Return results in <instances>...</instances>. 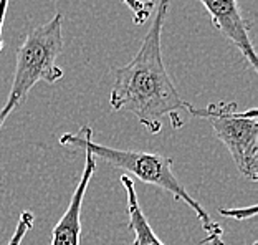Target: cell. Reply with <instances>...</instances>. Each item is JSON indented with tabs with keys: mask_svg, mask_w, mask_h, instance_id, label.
Here are the masks:
<instances>
[{
	"mask_svg": "<svg viewBox=\"0 0 258 245\" xmlns=\"http://www.w3.org/2000/svg\"><path fill=\"white\" fill-rule=\"evenodd\" d=\"M33 222H35V215L30 211H23L20 214L19 222H17V227H15L14 234H12L7 245H22L23 238H25V235H27V232L32 230Z\"/></svg>",
	"mask_w": 258,
	"mask_h": 245,
	"instance_id": "9",
	"label": "cell"
},
{
	"mask_svg": "<svg viewBox=\"0 0 258 245\" xmlns=\"http://www.w3.org/2000/svg\"><path fill=\"white\" fill-rule=\"evenodd\" d=\"M126 7L133 12L134 25H144L151 19L152 14V0H121Z\"/></svg>",
	"mask_w": 258,
	"mask_h": 245,
	"instance_id": "8",
	"label": "cell"
},
{
	"mask_svg": "<svg viewBox=\"0 0 258 245\" xmlns=\"http://www.w3.org/2000/svg\"><path fill=\"white\" fill-rule=\"evenodd\" d=\"M209 12L214 27L219 30L237 50L253 72H258V58L253 42L250 38V22L240 12L237 0H199Z\"/></svg>",
	"mask_w": 258,
	"mask_h": 245,
	"instance_id": "5",
	"label": "cell"
},
{
	"mask_svg": "<svg viewBox=\"0 0 258 245\" xmlns=\"http://www.w3.org/2000/svg\"><path fill=\"white\" fill-rule=\"evenodd\" d=\"M63 15L58 12L42 25L32 28L17 48V63L7 101L0 108V130L17 108L27 101L38 81L55 85L63 78V70L56 65L63 51Z\"/></svg>",
	"mask_w": 258,
	"mask_h": 245,
	"instance_id": "3",
	"label": "cell"
},
{
	"mask_svg": "<svg viewBox=\"0 0 258 245\" xmlns=\"http://www.w3.org/2000/svg\"><path fill=\"white\" fill-rule=\"evenodd\" d=\"M151 27L144 35L138 53L129 63L113 70V88L109 104L114 111H126L151 134L162 130V119L169 118L174 130L184 126L180 113L192 104L182 100L162 58V30L171 0H152Z\"/></svg>",
	"mask_w": 258,
	"mask_h": 245,
	"instance_id": "1",
	"label": "cell"
},
{
	"mask_svg": "<svg viewBox=\"0 0 258 245\" xmlns=\"http://www.w3.org/2000/svg\"><path fill=\"white\" fill-rule=\"evenodd\" d=\"M220 214L227 219H235V220H247L255 217L256 206L242 207V209H220Z\"/></svg>",
	"mask_w": 258,
	"mask_h": 245,
	"instance_id": "10",
	"label": "cell"
},
{
	"mask_svg": "<svg viewBox=\"0 0 258 245\" xmlns=\"http://www.w3.org/2000/svg\"><path fill=\"white\" fill-rule=\"evenodd\" d=\"M222 234L224 232H217V234H210V235H207V245H225V242H224V238H222ZM204 242V243H205Z\"/></svg>",
	"mask_w": 258,
	"mask_h": 245,
	"instance_id": "11",
	"label": "cell"
},
{
	"mask_svg": "<svg viewBox=\"0 0 258 245\" xmlns=\"http://www.w3.org/2000/svg\"><path fill=\"white\" fill-rule=\"evenodd\" d=\"M60 144L78 151H90L95 159L104 161L109 166L122 169L126 172V176L138 177L141 182L156 186V188L172 194L175 201L185 202L197 214V217L202 224V229L207 232V235L224 232L219 224L210 219V215L204 211L201 204L190 197V194L184 188V184L174 174V161L169 156L159 153H146V151L116 149L95 143L93 141V130L86 125L81 126L78 133H64L63 136H60Z\"/></svg>",
	"mask_w": 258,
	"mask_h": 245,
	"instance_id": "2",
	"label": "cell"
},
{
	"mask_svg": "<svg viewBox=\"0 0 258 245\" xmlns=\"http://www.w3.org/2000/svg\"><path fill=\"white\" fill-rule=\"evenodd\" d=\"M121 184L126 191V204H127V214H129V229L134 232V245H166L156 232L152 230L148 219L139 206V199L136 196V188L134 180L122 174Z\"/></svg>",
	"mask_w": 258,
	"mask_h": 245,
	"instance_id": "7",
	"label": "cell"
},
{
	"mask_svg": "<svg viewBox=\"0 0 258 245\" xmlns=\"http://www.w3.org/2000/svg\"><path fill=\"white\" fill-rule=\"evenodd\" d=\"M86 162L83 167V174L80 177V182L73 191L72 201L68 209L58 220L56 225L51 230V245H80L81 238V207L88 191V186L91 182L93 174L96 171V159L90 151H85Z\"/></svg>",
	"mask_w": 258,
	"mask_h": 245,
	"instance_id": "6",
	"label": "cell"
},
{
	"mask_svg": "<svg viewBox=\"0 0 258 245\" xmlns=\"http://www.w3.org/2000/svg\"><path fill=\"white\" fill-rule=\"evenodd\" d=\"M126 245H134V240H133V242H129V243H126Z\"/></svg>",
	"mask_w": 258,
	"mask_h": 245,
	"instance_id": "12",
	"label": "cell"
},
{
	"mask_svg": "<svg viewBox=\"0 0 258 245\" xmlns=\"http://www.w3.org/2000/svg\"><path fill=\"white\" fill-rule=\"evenodd\" d=\"M189 113L194 118L210 122L219 141L230 153L238 172L255 182L258 179V109L238 111L237 103L219 101L201 109L190 106Z\"/></svg>",
	"mask_w": 258,
	"mask_h": 245,
	"instance_id": "4",
	"label": "cell"
}]
</instances>
